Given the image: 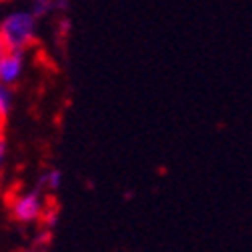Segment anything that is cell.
<instances>
[{
	"instance_id": "cell-7",
	"label": "cell",
	"mask_w": 252,
	"mask_h": 252,
	"mask_svg": "<svg viewBox=\"0 0 252 252\" xmlns=\"http://www.w3.org/2000/svg\"><path fill=\"white\" fill-rule=\"evenodd\" d=\"M6 150H8V144H6V134H4V124H0V168L4 166Z\"/></svg>"
},
{
	"instance_id": "cell-9",
	"label": "cell",
	"mask_w": 252,
	"mask_h": 252,
	"mask_svg": "<svg viewBox=\"0 0 252 252\" xmlns=\"http://www.w3.org/2000/svg\"><path fill=\"white\" fill-rule=\"evenodd\" d=\"M4 50V44H2V40H0V52H2Z\"/></svg>"
},
{
	"instance_id": "cell-8",
	"label": "cell",
	"mask_w": 252,
	"mask_h": 252,
	"mask_svg": "<svg viewBox=\"0 0 252 252\" xmlns=\"http://www.w3.org/2000/svg\"><path fill=\"white\" fill-rule=\"evenodd\" d=\"M20 252H40L38 248H26V250H20Z\"/></svg>"
},
{
	"instance_id": "cell-2",
	"label": "cell",
	"mask_w": 252,
	"mask_h": 252,
	"mask_svg": "<svg viewBox=\"0 0 252 252\" xmlns=\"http://www.w3.org/2000/svg\"><path fill=\"white\" fill-rule=\"evenodd\" d=\"M46 208V202L42 198V192L38 190H28V192H20L18 196L12 198L10 202V214L16 222L20 224H32L38 222L42 212Z\"/></svg>"
},
{
	"instance_id": "cell-1",
	"label": "cell",
	"mask_w": 252,
	"mask_h": 252,
	"mask_svg": "<svg viewBox=\"0 0 252 252\" xmlns=\"http://www.w3.org/2000/svg\"><path fill=\"white\" fill-rule=\"evenodd\" d=\"M0 40L8 50L26 52L38 40V18L30 10H16L0 22Z\"/></svg>"
},
{
	"instance_id": "cell-5",
	"label": "cell",
	"mask_w": 252,
	"mask_h": 252,
	"mask_svg": "<svg viewBox=\"0 0 252 252\" xmlns=\"http://www.w3.org/2000/svg\"><path fill=\"white\" fill-rule=\"evenodd\" d=\"M66 6V0L64 2H56V0H32V6H30V12H32L38 20L44 18L46 14L54 12V10H62Z\"/></svg>"
},
{
	"instance_id": "cell-10",
	"label": "cell",
	"mask_w": 252,
	"mask_h": 252,
	"mask_svg": "<svg viewBox=\"0 0 252 252\" xmlns=\"http://www.w3.org/2000/svg\"><path fill=\"white\" fill-rule=\"evenodd\" d=\"M56 2H64V0H56Z\"/></svg>"
},
{
	"instance_id": "cell-4",
	"label": "cell",
	"mask_w": 252,
	"mask_h": 252,
	"mask_svg": "<svg viewBox=\"0 0 252 252\" xmlns=\"http://www.w3.org/2000/svg\"><path fill=\"white\" fill-rule=\"evenodd\" d=\"M62 182H64V174H62L58 168H50V170H44L38 176L36 188L40 192H56L62 186Z\"/></svg>"
},
{
	"instance_id": "cell-6",
	"label": "cell",
	"mask_w": 252,
	"mask_h": 252,
	"mask_svg": "<svg viewBox=\"0 0 252 252\" xmlns=\"http://www.w3.org/2000/svg\"><path fill=\"white\" fill-rule=\"evenodd\" d=\"M12 110V86L0 80V124H4Z\"/></svg>"
},
{
	"instance_id": "cell-3",
	"label": "cell",
	"mask_w": 252,
	"mask_h": 252,
	"mask_svg": "<svg viewBox=\"0 0 252 252\" xmlns=\"http://www.w3.org/2000/svg\"><path fill=\"white\" fill-rule=\"evenodd\" d=\"M26 52L20 50H8L4 48L0 52V80L8 86H14L22 74H24V64H26Z\"/></svg>"
}]
</instances>
